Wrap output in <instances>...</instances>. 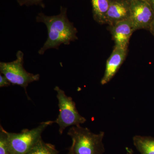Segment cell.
Segmentation results:
<instances>
[{
  "mask_svg": "<svg viewBox=\"0 0 154 154\" xmlns=\"http://www.w3.org/2000/svg\"><path fill=\"white\" fill-rule=\"evenodd\" d=\"M67 13V8L61 6L58 15L48 16L41 12L36 16V22L45 24L48 34L47 40L38 51V54L42 55L51 48L58 49L61 45H69L71 42L78 39L77 29L69 20Z\"/></svg>",
  "mask_w": 154,
  "mask_h": 154,
  "instance_id": "obj_1",
  "label": "cell"
},
{
  "mask_svg": "<svg viewBox=\"0 0 154 154\" xmlns=\"http://www.w3.org/2000/svg\"><path fill=\"white\" fill-rule=\"evenodd\" d=\"M72 140V154H103L105 151L103 140L105 133L95 134L81 125L72 126L67 133Z\"/></svg>",
  "mask_w": 154,
  "mask_h": 154,
  "instance_id": "obj_2",
  "label": "cell"
},
{
  "mask_svg": "<svg viewBox=\"0 0 154 154\" xmlns=\"http://www.w3.org/2000/svg\"><path fill=\"white\" fill-rule=\"evenodd\" d=\"M54 123L49 121L41 122L32 129H24L20 133L9 132L6 131L10 154H25L39 141L42 134L48 127Z\"/></svg>",
  "mask_w": 154,
  "mask_h": 154,
  "instance_id": "obj_3",
  "label": "cell"
},
{
  "mask_svg": "<svg viewBox=\"0 0 154 154\" xmlns=\"http://www.w3.org/2000/svg\"><path fill=\"white\" fill-rule=\"evenodd\" d=\"M54 90L57 93L59 109V113L54 122L58 125L59 132L62 134L66 128L84 124L87 119L80 115L72 97L67 96L58 86H56Z\"/></svg>",
  "mask_w": 154,
  "mask_h": 154,
  "instance_id": "obj_4",
  "label": "cell"
},
{
  "mask_svg": "<svg viewBox=\"0 0 154 154\" xmlns=\"http://www.w3.org/2000/svg\"><path fill=\"white\" fill-rule=\"evenodd\" d=\"M16 60L11 62H0V72L8 80L11 84L26 89L30 83L38 81L39 74L34 75L28 72L24 67V53L18 51Z\"/></svg>",
  "mask_w": 154,
  "mask_h": 154,
  "instance_id": "obj_5",
  "label": "cell"
},
{
  "mask_svg": "<svg viewBox=\"0 0 154 154\" xmlns=\"http://www.w3.org/2000/svg\"><path fill=\"white\" fill-rule=\"evenodd\" d=\"M130 19L135 31L148 29L154 18L153 11L147 2L143 0H134L130 6Z\"/></svg>",
  "mask_w": 154,
  "mask_h": 154,
  "instance_id": "obj_6",
  "label": "cell"
},
{
  "mask_svg": "<svg viewBox=\"0 0 154 154\" xmlns=\"http://www.w3.org/2000/svg\"><path fill=\"white\" fill-rule=\"evenodd\" d=\"M127 52V49L115 46L107 61L105 74L101 81L102 85H106L113 79L125 60Z\"/></svg>",
  "mask_w": 154,
  "mask_h": 154,
  "instance_id": "obj_7",
  "label": "cell"
},
{
  "mask_svg": "<svg viewBox=\"0 0 154 154\" xmlns=\"http://www.w3.org/2000/svg\"><path fill=\"white\" fill-rule=\"evenodd\" d=\"M111 33L115 46L127 49L130 38L135 31L131 19L117 22L112 26Z\"/></svg>",
  "mask_w": 154,
  "mask_h": 154,
  "instance_id": "obj_8",
  "label": "cell"
},
{
  "mask_svg": "<svg viewBox=\"0 0 154 154\" xmlns=\"http://www.w3.org/2000/svg\"><path fill=\"white\" fill-rule=\"evenodd\" d=\"M130 18V8L122 3L116 2L110 4L106 16V23L111 26L117 22Z\"/></svg>",
  "mask_w": 154,
  "mask_h": 154,
  "instance_id": "obj_9",
  "label": "cell"
},
{
  "mask_svg": "<svg viewBox=\"0 0 154 154\" xmlns=\"http://www.w3.org/2000/svg\"><path fill=\"white\" fill-rule=\"evenodd\" d=\"M133 142L140 154H154V137L136 135L133 137Z\"/></svg>",
  "mask_w": 154,
  "mask_h": 154,
  "instance_id": "obj_10",
  "label": "cell"
},
{
  "mask_svg": "<svg viewBox=\"0 0 154 154\" xmlns=\"http://www.w3.org/2000/svg\"><path fill=\"white\" fill-rule=\"evenodd\" d=\"M95 20L100 24H105L110 4L108 0H91Z\"/></svg>",
  "mask_w": 154,
  "mask_h": 154,
  "instance_id": "obj_11",
  "label": "cell"
},
{
  "mask_svg": "<svg viewBox=\"0 0 154 154\" xmlns=\"http://www.w3.org/2000/svg\"><path fill=\"white\" fill-rule=\"evenodd\" d=\"M59 153L55 146L45 142L42 139L25 154H58Z\"/></svg>",
  "mask_w": 154,
  "mask_h": 154,
  "instance_id": "obj_12",
  "label": "cell"
},
{
  "mask_svg": "<svg viewBox=\"0 0 154 154\" xmlns=\"http://www.w3.org/2000/svg\"><path fill=\"white\" fill-rule=\"evenodd\" d=\"M0 154H10L6 131L0 127Z\"/></svg>",
  "mask_w": 154,
  "mask_h": 154,
  "instance_id": "obj_13",
  "label": "cell"
},
{
  "mask_svg": "<svg viewBox=\"0 0 154 154\" xmlns=\"http://www.w3.org/2000/svg\"><path fill=\"white\" fill-rule=\"evenodd\" d=\"M17 2L20 6L25 5L27 7L34 5L40 6L44 8L45 5L43 3V0H17Z\"/></svg>",
  "mask_w": 154,
  "mask_h": 154,
  "instance_id": "obj_14",
  "label": "cell"
},
{
  "mask_svg": "<svg viewBox=\"0 0 154 154\" xmlns=\"http://www.w3.org/2000/svg\"><path fill=\"white\" fill-rule=\"evenodd\" d=\"M11 83L8 80L4 75L1 74L0 75V87H8L11 85Z\"/></svg>",
  "mask_w": 154,
  "mask_h": 154,
  "instance_id": "obj_15",
  "label": "cell"
},
{
  "mask_svg": "<svg viewBox=\"0 0 154 154\" xmlns=\"http://www.w3.org/2000/svg\"><path fill=\"white\" fill-rule=\"evenodd\" d=\"M149 30L151 33L152 34L153 36H154V18L150 25Z\"/></svg>",
  "mask_w": 154,
  "mask_h": 154,
  "instance_id": "obj_16",
  "label": "cell"
},
{
  "mask_svg": "<svg viewBox=\"0 0 154 154\" xmlns=\"http://www.w3.org/2000/svg\"><path fill=\"white\" fill-rule=\"evenodd\" d=\"M126 150L127 154H133L134 152L132 149L126 147Z\"/></svg>",
  "mask_w": 154,
  "mask_h": 154,
  "instance_id": "obj_17",
  "label": "cell"
},
{
  "mask_svg": "<svg viewBox=\"0 0 154 154\" xmlns=\"http://www.w3.org/2000/svg\"><path fill=\"white\" fill-rule=\"evenodd\" d=\"M67 154H72V150L71 148V147H70L69 148L68 152L67 153Z\"/></svg>",
  "mask_w": 154,
  "mask_h": 154,
  "instance_id": "obj_18",
  "label": "cell"
},
{
  "mask_svg": "<svg viewBox=\"0 0 154 154\" xmlns=\"http://www.w3.org/2000/svg\"><path fill=\"white\" fill-rule=\"evenodd\" d=\"M152 5L153 9L154 11V0H152ZM152 9V10H153Z\"/></svg>",
  "mask_w": 154,
  "mask_h": 154,
  "instance_id": "obj_19",
  "label": "cell"
}]
</instances>
